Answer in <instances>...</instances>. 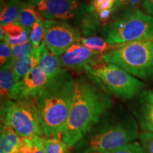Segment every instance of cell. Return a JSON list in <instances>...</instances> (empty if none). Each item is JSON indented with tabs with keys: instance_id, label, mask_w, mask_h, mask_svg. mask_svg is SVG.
<instances>
[{
	"instance_id": "obj_1",
	"label": "cell",
	"mask_w": 153,
	"mask_h": 153,
	"mask_svg": "<svg viewBox=\"0 0 153 153\" xmlns=\"http://www.w3.org/2000/svg\"><path fill=\"white\" fill-rule=\"evenodd\" d=\"M109 94L89 76L76 79L72 103L62 140L72 148L113 108Z\"/></svg>"
},
{
	"instance_id": "obj_2",
	"label": "cell",
	"mask_w": 153,
	"mask_h": 153,
	"mask_svg": "<svg viewBox=\"0 0 153 153\" xmlns=\"http://www.w3.org/2000/svg\"><path fill=\"white\" fill-rule=\"evenodd\" d=\"M133 115L121 107L108 111L72 148V153H101L134 142L140 137Z\"/></svg>"
},
{
	"instance_id": "obj_3",
	"label": "cell",
	"mask_w": 153,
	"mask_h": 153,
	"mask_svg": "<svg viewBox=\"0 0 153 153\" xmlns=\"http://www.w3.org/2000/svg\"><path fill=\"white\" fill-rule=\"evenodd\" d=\"M76 79L67 72L36 99L43 135L62 138L72 103Z\"/></svg>"
},
{
	"instance_id": "obj_4",
	"label": "cell",
	"mask_w": 153,
	"mask_h": 153,
	"mask_svg": "<svg viewBox=\"0 0 153 153\" xmlns=\"http://www.w3.org/2000/svg\"><path fill=\"white\" fill-rule=\"evenodd\" d=\"M101 33L107 43L113 45L153 39V16L137 7L124 9L112 15Z\"/></svg>"
},
{
	"instance_id": "obj_5",
	"label": "cell",
	"mask_w": 153,
	"mask_h": 153,
	"mask_svg": "<svg viewBox=\"0 0 153 153\" xmlns=\"http://www.w3.org/2000/svg\"><path fill=\"white\" fill-rule=\"evenodd\" d=\"M101 57L104 62L116 65L135 77H153V39L115 45Z\"/></svg>"
},
{
	"instance_id": "obj_6",
	"label": "cell",
	"mask_w": 153,
	"mask_h": 153,
	"mask_svg": "<svg viewBox=\"0 0 153 153\" xmlns=\"http://www.w3.org/2000/svg\"><path fill=\"white\" fill-rule=\"evenodd\" d=\"M86 73L109 94L122 99H133L144 90L145 84L113 63L99 59L85 68Z\"/></svg>"
},
{
	"instance_id": "obj_7",
	"label": "cell",
	"mask_w": 153,
	"mask_h": 153,
	"mask_svg": "<svg viewBox=\"0 0 153 153\" xmlns=\"http://www.w3.org/2000/svg\"><path fill=\"white\" fill-rule=\"evenodd\" d=\"M1 125L9 126L23 137L44 136L36 100L1 101Z\"/></svg>"
},
{
	"instance_id": "obj_8",
	"label": "cell",
	"mask_w": 153,
	"mask_h": 153,
	"mask_svg": "<svg viewBox=\"0 0 153 153\" xmlns=\"http://www.w3.org/2000/svg\"><path fill=\"white\" fill-rule=\"evenodd\" d=\"M44 42L47 48L58 57L82 38L77 28L62 21L44 19Z\"/></svg>"
},
{
	"instance_id": "obj_9",
	"label": "cell",
	"mask_w": 153,
	"mask_h": 153,
	"mask_svg": "<svg viewBox=\"0 0 153 153\" xmlns=\"http://www.w3.org/2000/svg\"><path fill=\"white\" fill-rule=\"evenodd\" d=\"M53 82L40 67L37 66L17 82L9 96L13 100H36Z\"/></svg>"
},
{
	"instance_id": "obj_10",
	"label": "cell",
	"mask_w": 153,
	"mask_h": 153,
	"mask_svg": "<svg viewBox=\"0 0 153 153\" xmlns=\"http://www.w3.org/2000/svg\"><path fill=\"white\" fill-rule=\"evenodd\" d=\"M35 6L45 19L62 22L76 19L89 7L74 0H41Z\"/></svg>"
},
{
	"instance_id": "obj_11",
	"label": "cell",
	"mask_w": 153,
	"mask_h": 153,
	"mask_svg": "<svg viewBox=\"0 0 153 153\" xmlns=\"http://www.w3.org/2000/svg\"><path fill=\"white\" fill-rule=\"evenodd\" d=\"M101 54L91 51L78 41L70 45L59 57L65 70L81 71L88 65L101 59Z\"/></svg>"
},
{
	"instance_id": "obj_12",
	"label": "cell",
	"mask_w": 153,
	"mask_h": 153,
	"mask_svg": "<svg viewBox=\"0 0 153 153\" xmlns=\"http://www.w3.org/2000/svg\"><path fill=\"white\" fill-rule=\"evenodd\" d=\"M131 106L132 114L143 132L153 133V91L144 89Z\"/></svg>"
},
{
	"instance_id": "obj_13",
	"label": "cell",
	"mask_w": 153,
	"mask_h": 153,
	"mask_svg": "<svg viewBox=\"0 0 153 153\" xmlns=\"http://www.w3.org/2000/svg\"><path fill=\"white\" fill-rule=\"evenodd\" d=\"M40 60L38 67H40L46 73L51 82H55L67 72V70L61 64L60 57L47 48L45 42L40 46Z\"/></svg>"
},
{
	"instance_id": "obj_14",
	"label": "cell",
	"mask_w": 153,
	"mask_h": 153,
	"mask_svg": "<svg viewBox=\"0 0 153 153\" xmlns=\"http://www.w3.org/2000/svg\"><path fill=\"white\" fill-rule=\"evenodd\" d=\"M23 137L9 126L0 127V153H17L24 145Z\"/></svg>"
},
{
	"instance_id": "obj_15",
	"label": "cell",
	"mask_w": 153,
	"mask_h": 153,
	"mask_svg": "<svg viewBox=\"0 0 153 153\" xmlns=\"http://www.w3.org/2000/svg\"><path fill=\"white\" fill-rule=\"evenodd\" d=\"M76 20L78 29L84 37L96 36L101 32L104 26L101 24L98 14L89 10V7L82 13Z\"/></svg>"
},
{
	"instance_id": "obj_16",
	"label": "cell",
	"mask_w": 153,
	"mask_h": 153,
	"mask_svg": "<svg viewBox=\"0 0 153 153\" xmlns=\"http://www.w3.org/2000/svg\"><path fill=\"white\" fill-rule=\"evenodd\" d=\"M40 56V48H38L33 50L29 55L19 59L14 63L13 71L17 82L24 78L30 70L38 65Z\"/></svg>"
},
{
	"instance_id": "obj_17",
	"label": "cell",
	"mask_w": 153,
	"mask_h": 153,
	"mask_svg": "<svg viewBox=\"0 0 153 153\" xmlns=\"http://www.w3.org/2000/svg\"><path fill=\"white\" fill-rule=\"evenodd\" d=\"M26 1L24 0H9L8 2L1 4L0 24L1 26L18 22L21 12Z\"/></svg>"
},
{
	"instance_id": "obj_18",
	"label": "cell",
	"mask_w": 153,
	"mask_h": 153,
	"mask_svg": "<svg viewBox=\"0 0 153 153\" xmlns=\"http://www.w3.org/2000/svg\"><path fill=\"white\" fill-rule=\"evenodd\" d=\"M13 64L10 62L1 67L0 71V91L1 101L9 99L11 91L16 85L17 80L13 71Z\"/></svg>"
},
{
	"instance_id": "obj_19",
	"label": "cell",
	"mask_w": 153,
	"mask_h": 153,
	"mask_svg": "<svg viewBox=\"0 0 153 153\" xmlns=\"http://www.w3.org/2000/svg\"><path fill=\"white\" fill-rule=\"evenodd\" d=\"M79 42L91 51L98 53L101 55L108 52L114 47V45L107 43L104 38L97 36H90V37H82Z\"/></svg>"
},
{
	"instance_id": "obj_20",
	"label": "cell",
	"mask_w": 153,
	"mask_h": 153,
	"mask_svg": "<svg viewBox=\"0 0 153 153\" xmlns=\"http://www.w3.org/2000/svg\"><path fill=\"white\" fill-rule=\"evenodd\" d=\"M39 16L40 14L36 9V6L28 0L23 7L18 22L24 28L31 30L32 26Z\"/></svg>"
},
{
	"instance_id": "obj_21",
	"label": "cell",
	"mask_w": 153,
	"mask_h": 153,
	"mask_svg": "<svg viewBox=\"0 0 153 153\" xmlns=\"http://www.w3.org/2000/svg\"><path fill=\"white\" fill-rule=\"evenodd\" d=\"M43 145L45 153H72V148L59 137L43 136Z\"/></svg>"
},
{
	"instance_id": "obj_22",
	"label": "cell",
	"mask_w": 153,
	"mask_h": 153,
	"mask_svg": "<svg viewBox=\"0 0 153 153\" xmlns=\"http://www.w3.org/2000/svg\"><path fill=\"white\" fill-rule=\"evenodd\" d=\"M44 18L40 14L32 26L30 33V39L34 50L39 48L44 41Z\"/></svg>"
},
{
	"instance_id": "obj_23",
	"label": "cell",
	"mask_w": 153,
	"mask_h": 153,
	"mask_svg": "<svg viewBox=\"0 0 153 153\" xmlns=\"http://www.w3.org/2000/svg\"><path fill=\"white\" fill-rule=\"evenodd\" d=\"M43 137H26L24 145L17 153H45L43 148Z\"/></svg>"
},
{
	"instance_id": "obj_24",
	"label": "cell",
	"mask_w": 153,
	"mask_h": 153,
	"mask_svg": "<svg viewBox=\"0 0 153 153\" xmlns=\"http://www.w3.org/2000/svg\"><path fill=\"white\" fill-rule=\"evenodd\" d=\"M13 51V57L12 62L14 63L19 59L22 58L26 55H29L33 51V46L32 44L30 39L28 40L26 43L21 44V45H13L11 46Z\"/></svg>"
},
{
	"instance_id": "obj_25",
	"label": "cell",
	"mask_w": 153,
	"mask_h": 153,
	"mask_svg": "<svg viewBox=\"0 0 153 153\" xmlns=\"http://www.w3.org/2000/svg\"><path fill=\"white\" fill-rule=\"evenodd\" d=\"M101 153H145L140 143L134 141Z\"/></svg>"
},
{
	"instance_id": "obj_26",
	"label": "cell",
	"mask_w": 153,
	"mask_h": 153,
	"mask_svg": "<svg viewBox=\"0 0 153 153\" xmlns=\"http://www.w3.org/2000/svg\"><path fill=\"white\" fill-rule=\"evenodd\" d=\"M116 1V0H91L89 5V10L96 13L107 9L113 10Z\"/></svg>"
},
{
	"instance_id": "obj_27",
	"label": "cell",
	"mask_w": 153,
	"mask_h": 153,
	"mask_svg": "<svg viewBox=\"0 0 153 153\" xmlns=\"http://www.w3.org/2000/svg\"><path fill=\"white\" fill-rule=\"evenodd\" d=\"M12 48L7 42L1 41V44H0V63H1V67L10 62H12Z\"/></svg>"
},
{
	"instance_id": "obj_28",
	"label": "cell",
	"mask_w": 153,
	"mask_h": 153,
	"mask_svg": "<svg viewBox=\"0 0 153 153\" xmlns=\"http://www.w3.org/2000/svg\"><path fill=\"white\" fill-rule=\"evenodd\" d=\"M1 28L4 32V36H7L11 38L18 37L24 33L25 30V28L23 27L19 22L12 23V24L5 25V26H1Z\"/></svg>"
},
{
	"instance_id": "obj_29",
	"label": "cell",
	"mask_w": 153,
	"mask_h": 153,
	"mask_svg": "<svg viewBox=\"0 0 153 153\" xmlns=\"http://www.w3.org/2000/svg\"><path fill=\"white\" fill-rule=\"evenodd\" d=\"M139 139L145 153H153V133L143 132Z\"/></svg>"
},
{
	"instance_id": "obj_30",
	"label": "cell",
	"mask_w": 153,
	"mask_h": 153,
	"mask_svg": "<svg viewBox=\"0 0 153 153\" xmlns=\"http://www.w3.org/2000/svg\"><path fill=\"white\" fill-rule=\"evenodd\" d=\"M141 2L143 0H116L113 9V14L124 9L137 7Z\"/></svg>"
},
{
	"instance_id": "obj_31",
	"label": "cell",
	"mask_w": 153,
	"mask_h": 153,
	"mask_svg": "<svg viewBox=\"0 0 153 153\" xmlns=\"http://www.w3.org/2000/svg\"><path fill=\"white\" fill-rule=\"evenodd\" d=\"M143 7L147 14L153 16V0H143Z\"/></svg>"
},
{
	"instance_id": "obj_32",
	"label": "cell",
	"mask_w": 153,
	"mask_h": 153,
	"mask_svg": "<svg viewBox=\"0 0 153 153\" xmlns=\"http://www.w3.org/2000/svg\"><path fill=\"white\" fill-rule=\"evenodd\" d=\"M29 1H30V2H31L32 4H33L34 5L36 4V3L38 2V1H41V0H29Z\"/></svg>"
},
{
	"instance_id": "obj_33",
	"label": "cell",
	"mask_w": 153,
	"mask_h": 153,
	"mask_svg": "<svg viewBox=\"0 0 153 153\" xmlns=\"http://www.w3.org/2000/svg\"><path fill=\"white\" fill-rule=\"evenodd\" d=\"M74 1H79V0H74Z\"/></svg>"
},
{
	"instance_id": "obj_34",
	"label": "cell",
	"mask_w": 153,
	"mask_h": 153,
	"mask_svg": "<svg viewBox=\"0 0 153 153\" xmlns=\"http://www.w3.org/2000/svg\"><path fill=\"white\" fill-rule=\"evenodd\" d=\"M152 83H153V78H152ZM152 91H153V89H152Z\"/></svg>"
}]
</instances>
